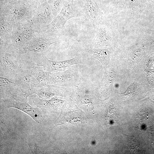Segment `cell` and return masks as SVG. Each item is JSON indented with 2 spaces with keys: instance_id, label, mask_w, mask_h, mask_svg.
<instances>
[{
  "instance_id": "obj_1",
  "label": "cell",
  "mask_w": 154,
  "mask_h": 154,
  "mask_svg": "<svg viewBox=\"0 0 154 154\" xmlns=\"http://www.w3.org/2000/svg\"><path fill=\"white\" fill-rule=\"evenodd\" d=\"M39 3L35 0H19L5 4L0 8V17L14 25L31 19Z\"/></svg>"
},
{
  "instance_id": "obj_2",
  "label": "cell",
  "mask_w": 154,
  "mask_h": 154,
  "mask_svg": "<svg viewBox=\"0 0 154 154\" xmlns=\"http://www.w3.org/2000/svg\"><path fill=\"white\" fill-rule=\"evenodd\" d=\"M13 82L22 93L28 96L33 94L35 90L46 84L45 72L37 66L29 70L22 69Z\"/></svg>"
},
{
  "instance_id": "obj_3",
  "label": "cell",
  "mask_w": 154,
  "mask_h": 154,
  "mask_svg": "<svg viewBox=\"0 0 154 154\" xmlns=\"http://www.w3.org/2000/svg\"><path fill=\"white\" fill-rule=\"evenodd\" d=\"M78 15L74 6L73 0H65L60 12L42 33L48 36L59 38L64 36L67 33L65 27L66 22Z\"/></svg>"
},
{
  "instance_id": "obj_4",
  "label": "cell",
  "mask_w": 154,
  "mask_h": 154,
  "mask_svg": "<svg viewBox=\"0 0 154 154\" xmlns=\"http://www.w3.org/2000/svg\"><path fill=\"white\" fill-rule=\"evenodd\" d=\"M38 34L31 19L23 21L13 25L12 36L8 41L6 52L20 47L29 42Z\"/></svg>"
},
{
  "instance_id": "obj_5",
  "label": "cell",
  "mask_w": 154,
  "mask_h": 154,
  "mask_svg": "<svg viewBox=\"0 0 154 154\" xmlns=\"http://www.w3.org/2000/svg\"><path fill=\"white\" fill-rule=\"evenodd\" d=\"M59 42V38L48 36L43 33H39L29 42L9 52L20 58L22 54L30 52H44L51 45Z\"/></svg>"
},
{
  "instance_id": "obj_6",
  "label": "cell",
  "mask_w": 154,
  "mask_h": 154,
  "mask_svg": "<svg viewBox=\"0 0 154 154\" xmlns=\"http://www.w3.org/2000/svg\"><path fill=\"white\" fill-rule=\"evenodd\" d=\"M28 96L21 93L13 94L10 98L1 99V103L8 108H13L20 110L29 115L37 122L40 123L42 116L39 108L31 106L27 101Z\"/></svg>"
},
{
  "instance_id": "obj_7",
  "label": "cell",
  "mask_w": 154,
  "mask_h": 154,
  "mask_svg": "<svg viewBox=\"0 0 154 154\" xmlns=\"http://www.w3.org/2000/svg\"><path fill=\"white\" fill-rule=\"evenodd\" d=\"M46 84L58 86H78L81 79L78 73L72 68L56 73L45 72Z\"/></svg>"
},
{
  "instance_id": "obj_8",
  "label": "cell",
  "mask_w": 154,
  "mask_h": 154,
  "mask_svg": "<svg viewBox=\"0 0 154 154\" xmlns=\"http://www.w3.org/2000/svg\"><path fill=\"white\" fill-rule=\"evenodd\" d=\"M20 58L16 55L5 52H0V76L13 81L22 69Z\"/></svg>"
},
{
  "instance_id": "obj_9",
  "label": "cell",
  "mask_w": 154,
  "mask_h": 154,
  "mask_svg": "<svg viewBox=\"0 0 154 154\" xmlns=\"http://www.w3.org/2000/svg\"><path fill=\"white\" fill-rule=\"evenodd\" d=\"M54 17L47 1L39 3L31 19L38 33H42Z\"/></svg>"
},
{
  "instance_id": "obj_10",
  "label": "cell",
  "mask_w": 154,
  "mask_h": 154,
  "mask_svg": "<svg viewBox=\"0 0 154 154\" xmlns=\"http://www.w3.org/2000/svg\"><path fill=\"white\" fill-rule=\"evenodd\" d=\"M37 66L43 67L44 70L52 72L55 71H63L67 68L75 64L83 63L82 59L78 56L68 60L62 61L50 60L44 55L41 56L36 61Z\"/></svg>"
},
{
  "instance_id": "obj_11",
  "label": "cell",
  "mask_w": 154,
  "mask_h": 154,
  "mask_svg": "<svg viewBox=\"0 0 154 154\" xmlns=\"http://www.w3.org/2000/svg\"><path fill=\"white\" fill-rule=\"evenodd\" d=\"M83 9L94 30L102 22V14L96 0H82Z\"/></svg>"
},
{
  "instance_id": "obj_12",
  "label": "cell",
  "mask_w": 154,
  "mask_h": 154,
  "mask_svg": "<svg viewBox=\"0 0 154 154\" xmlns=\"http://www.w3.org/2000/svg\"><path fill=\"white\" fill-rule=\"evenodd\" d=\"M95 31V36L92 42V48L100 46H111L112 32L108 25L102 22Z\"/></svg>"
},
{
  "instance_id": "obj_13",
  "label": "cell",
  "mask_w": 154,
  "mask_h": 154,
  "mask_svg": "<svg viewBox=\"0 0 154 154\" xmlns=\"http://www.w3.org/2000/svg\"><path fill=\"white\" fill-rule=\"evenodd\" d=\"M65 88L62 86L46 84L35 90L33 94H36L39 98L46 100L55 96H63Z\"/></svg>"
},
{
  "instance_id": "obj_14",
  "label": "cell",
  "mask_w": 154,
  "mask_h": 154,
  "mask_svg": "<svg viewBox=\"0 0 154 154\" xmlns=\"http://www.w3.org/2000/svg\"><path fill=\"white\" fill-rule=\"evenodd\" d=\"M32 100L38 107L41 109L44 112L50 109L58 108L64 103V101L59 99L54 96L49 100H46L37 97H33Z\"/></svg>"
},
{
  "instance_id": "obj_15",
  "label": "cell",
  "mask_w": 154,
  "mask_h": 154,
  "mask_svg": "<svg viewBox=\"0 0 154 154\" xmlns=\"http://www.w3.org/2000/svg\"><path fill=\"white\" fill-rule=\"evenodd\" d=\"M0 48H7V42L12 35L13 25L0 17Z\"/></svg>"
},
{
  "instance_id": "obj_16",
  "label": "cell",
  "mask_w": 154,
  "mask_h": 154,
  "mask_svg": "<svg viewBox=\"0 0 154 154\" xmlns=\"http://www.w3.org/2000/svg\"><path fill=\"white\" fill-rule=\"evenodd\" d=\"M88 51L94 58L99 61L104 67L110 62L112 53L108 49L92 48Z\"/></svg>"
},
{
  "instance_id": "obj_17",
  "label": "cell",
  "mask_w": 154,
  "mask_h": 154,
  "mask_svg": "<svg viewBox=\"0 0 154 154\" xmlns=\"http://www.w3.org/2000/svg\"><path fill=\"white\" fill-rule=\"evenodd\" d=\"M16 86V83L4 77H0L1 99L12 97L13 94L11 92L12 88Z\"/></svg>"
},
{
  "instance_id": "obj_18",
  "label": "cell",
  "mask_w": 154,
  "mask_h": 154,
  "mask_svg": "<svg viewBox=\"0 0 154 154\" xmlns=\"http://www.w3.org/2000/svg\"><path fill=\"white\" fill-rule=\"evenodd\" d=\"M52 15L54 18L62 9L64 2V0H47Z\"/></svg>"
},
{
  "instance_id": "obj_19",
  "label": "cell",
  "mask_w": 154,
  "mask_h": 154,
  "mask_svg": "<svg viewBox=\"0 0 154 154\" xmlns=\"http://www.w3.org/2000/svg\"><path fill=\"white\" fill-rule=\"evenodd\" d=\"M123 135L126 144L131 152L136 153L140 145L139 141L132 136L125 134H124Z\"/></svg>"
},
{
  "instance_id": "obj_20",
  "label": "cell",
  "mask_w": 154,
  "mask_h": 154,
  "mask_svg": "<svg viewBox=\"0 0 154 154\" xmlns=\"http://www.w3.org/2000/svg\"><path fill=\"white\" fill-rule=\"evenodd\" d=\"M27 143L32 153L36 154L42 153L35 141H30Z\"/></svg>"
},
{
  "instance_id": "obj_21",
  "label": "cell",
  "mask_w": 154,
  "mask_h": 154,
  "mask_svg": "<svg viewBox=\"0 0 154 154\" xmlns=\"http://www.w3.org/2000/svg\"><path fill=\"white\" fill-rule=\"evenodd\" d=\"M135 84L134 82L131 84L127 88L126 91L123 94L125 95H126L133 93L135 90L134 88L135 87Z\"/></svg>"
},
{
  "instance_id": "obj_22",
  "label": "cell",
  "mask_w": 154,
  "mask_h": 154,
  "mask_svg": "<svg viewBox=\"0 0 154 154\" xmlns=\"http://www.w3.org/2000/svg\"><path fill=\"white\" fill-rule=\"evenodd\" d=\"M6 0H0V5H4Z\"/></svg>"
},
{
  "instance_id": "obj_23",
  "label": "cell",
  "mask_w": 154,
  "mask_h": 154,
  "mask_svg": "<svg viewBox=\"0 0 154 154\" xmlns=\"http://www.w3.org/2000/svg\"><path fill=\"white\" fill-rule=\"evenodd\" d=\"M39 3H42L47 1V0H35Z\"/></svg>"
},
{
  "instance_id": "obj_24",
  "label": "cell",
  "mask_w": 154,
  "mask_h": 154,
  "mask_svg": "<svg viewBox=\"0 0 154 154\" xmlns=\"http://www.w3.org/2000/svg\"><path fill=\"white\" fill-rule=\"evenodd\" d=\"M17 0H6L4 5L7 3L11 2L13 1H17Z\"/></svg>"
}]
</instances>
